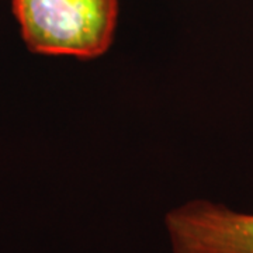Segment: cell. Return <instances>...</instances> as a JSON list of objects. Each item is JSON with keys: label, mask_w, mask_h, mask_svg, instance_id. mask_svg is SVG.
I'll return each mask as SVG.
<instances>
[{"label": "cell", "mask_w": 253, "mask_h": 253, "mask_svg": "<svg viewBox=\"0 0 253 253\" xmlns=\"http://www.w3.org/2000/svg\"><path fill=\"white\" fill-rule=\"evenodd\" d=\"M21 37L40 55L91 61L109 51L117 30L118 0H13Z\"/></svg>", "instance_id": "obj_1"}, {"label": "cell", "mask_w": 253, "mask_h": 253, "mask_svg": "<svg viewBox=\"0 0 253 253\" xmlns=\"http://www.w3.org/2000/svg\"><path fill=\"white\" fill-rule=\"evenodd\" d=\"M172 253H253V214L191 200L165 217Z\"/></svg>", "instance_id": "obj_2"}]
</instances>
